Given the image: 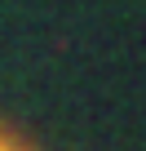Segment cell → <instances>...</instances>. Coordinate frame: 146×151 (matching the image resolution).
I'll list each match as a JSON object with an SVG mask.
<instances>
[{
	"label": "cell",
	"instance_id": "1",
	"mask_svg": "<svg viewBox=\"0 0 146 151\" xmlns=\"http://www.w3.org/2000/svg\"><path fill=\"white\" fill-rule=\"evenodd\" d=\"M0 151H27L18 138H9V133H0Z\"/></svg>",
	"mask_w": 146,
	"mask_h": 151
}]
</instances>
